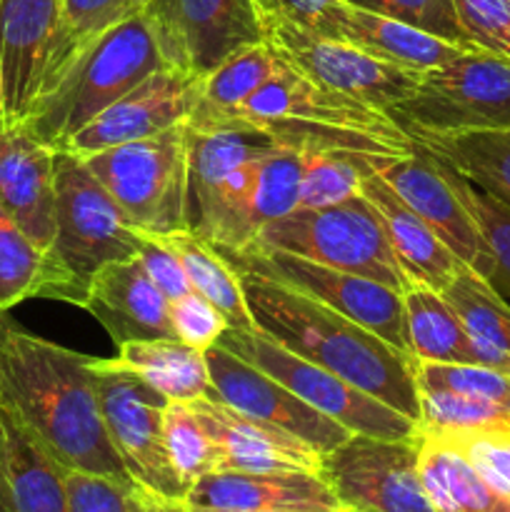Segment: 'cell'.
I'll return each mask as SVG.
<instances>
[{"label":"cell","mask_w":510,"mask_h":512,"mask_svg":"<svg viewBox=\"0 0 510 512\" xmlns=\"http://www.w3.org/2000/svg\"><path fill=\"white\" fill-rule=\"evenodd\" d=\"M185 503L205 510H343L315 473L218 470L200 478Z\"/></svg>","instance_id":"24"},{"label":"cell","mask_w":510,"mask_h":512,"mask_svg":"<svg viewBox=\"0 0 510 512\" xmlns=\"http://www.w3.org/2000/svg\"><path fill=\"white\" fill-rule=\"evenodd\" d=\"M190 408L218 445L220 470L318 475L320 453L303 440L208 395L193 400Z\"/></svg>","instance_id":"19"},{"label":"cell","mask_w":510,"mask_h":512,"mask_svg":"<svg viewBox=\"0 0 510 512\" xmlns=\"http://www.w3.org/2000/svg\"><path fill=\"white\" fill-rule=\"evenodd\" d=\"M128 505L130 512H188L185 500L160 498V495L150 493V490L140 488L135 483L128 490Z\"/></svg>","instance_id":"49"},{"label":"cell","mask_w":510,"mask_h":512,"mask_svg":"<svg viewBox=\"0 0 510 512\" xmlns=\"http://www.w3.org/2000/svg\"><path fill=\"white\" fill-rule=\"evenodd\" d=\"M0 115L5 118V105H3V75H0ZM8 123V120H5Z\"/></svg>","instance_id":"52"},{"label":"cell","mask_w":510,"mask_h":512,"mask_svg":"<svg viewBox=\"0 0 510 512\" xmlns=\"http://www.w3.org/2000/svg\"><path fill=\"white\" fill-rule=\"evenodd\" d=\"M263 23H290L308 33L333 38V18L340 0H253Z\"/></svg>","instance_id":"47"},{"label":"cell","mask_w":510,"mask_h":512,"mask_svg":"<svg viewBox=\"0 0 510 512\" xmlns=\"http://www.w3.org/2000/svg\"><path fill=\"white\" fill-rule=\"evenodd\" d=\"M130 485L103 475L65 470L68 512H130Z\"/></svg>","instance_id":"46"},{"label":"cell","mask_w":510,"mask_h":512,"mask_svg":"<svg viewBox=\"0 0 510 512\" xmlns=\"http://www.w3.org/2000/svg\"><path fill=\"white\" fill-rule=\"evenodd\" d=\"M278 140L250 125H188V230L215 248L250 245L245 208L260 160Z\"/></svg>","instance_id":"6"},{"label":"cell","mask_w":510,"mask_h":512,"mask_svg":"<svg viewBox=\"0 0 510 512\" xmlns=\"http://www.w3.org/2000/svg\"><path fill=\"white\" fill-rule=\"evenodd\" d=\"M135 258L143 263L145 273L153 278V283L158 285L160 293H163L168 300H178L183 298V295L193 293L180 258L163 243V240L158 238V235L140 233V243H138V253H135Z\"/></svg>","instance_id":"48"},{"label":"cell","mask_w":510,"mask_h":512,"mask_svg":"<svg viewBox=\"0 0 510 512\" xmlns=\"http://www.w3.org/2000/svg\"><path fill=\"white\" fill-rule=\"evenodd\" d=\"M83 160L140 233L188 230V120Z\"/></svg>","instance_id":"8"},{"label":"cell","mask_w":510,"mask_h":512,"mask_svg":"<svg viewBox=\"0 0 510 512\" xmlns=\"http://www.w3.org/2000/svg\"><path fill=\"white\" fill-rule=\"evenodd\" d=\"M78 308L88 310L115 345L175 338L170 300L160 293L138 258L103 265L90 280L88 293Z\"/></svg>","instance_id":"21"},{"label":"cell","mask_w":510,"mask_h":512,"mask_svg":"<svg viewBox=\"0 0 510 512\" xmlns=\"http://www.w3.org/2000/svg\"><path fill=\"white\" fill-rule=\"evenodd\" d=\"M250 245L365 275L398 293L413 285L390 248L378 210L363 195L330 208H295L265 225Z\"/></svg>","instance_id":"7"},{"label":"cell","mask_w":510,"mask_h":512,"mask_svg":"<svg viewBox=\"0 0 510 512\" xmlns=\"http://www.w3.org/2000/svg\"><path fill=\"white\" fill-rule=\"evenodd\" d=\"M333 38L348 40V43L358 45L360 50L385 60V63L418 70V73L450 63L458 55L478 48V45L450 43V40L438 38L428 30L385 18V15H375L370 10L353 8L343 0L335 8Z\"/></svg>","instance_id":"26"},{"label":"cell","mask_w":510,"mask_h":512,"mask_svg":"<svg viewBox=\"0 0 510 512\" xmlns=\"http://www.w3.org/2000/svg\"><path fill=\"white\" fill-rule=\"evenodd\" d=\"M275 65H278V55L268 43L248 45L225 58L200 83L198 103L190 113L188 125L210 128L223 115L238 110L250 95L263 88L265 80L273 75Z\"/></svg>","instance_id":"33"},{"label":"cell","mask_w":510,"mask_h":512,"mask_svg":"<svg viewBox=\"0 0 510 512\" xmlns=\"http://www.w3.org/2000/svg\"><path fill=\"white\" fill-rule=\"evenodd\" d=\"M438 433H443V430H438ZM443 435L468 455L470 463L500 495L510 498V428L465 430V433Z\"/></svg>","instance_id":"43"},{"label":"cell","mask_w":510,"mask_h":512,"mask_svg":"<svg viewBox=\"0 0 510 512\" xmlns=\"http://www.w3.org/2000/svg\"><path fill=\"white\" fill-rule=\"evenodd\" d=\"M435 160H438V163L443 165L445 173H448L455 193L463 200L465 210H468L470 218L475 220L485 245H488L490 260H493V273H490L488 283L493 285L505 300H510V208L500 203V200L490 198V195L483 193L480 188H475L470 180H465L458 170L450 168V165L445 163V160H440L438 155H435Z\"/></svg>","instance_id":"38"},{"label":"cell","mask_w":510,"mask_h":512,"mask_svg":"<svg viewBox=\"0 0 510 512\" xmlns=\"http://www.w3.org/2000/svg\"><path fill=\"white\" fill-rule=\"evenodd\" d=\"M413 370L418 390H450L468 398L510 405V375L500 370L468 363H425L415 358Z\"/></svg>","instance_id":"41"},{"label":"cell","mask_w":510,"mask_h":512,"mask_svg":"<svg viewBox=\"0 0 510 512\" xmlns=\"http://www.w3.org/2000/svg\"><path fill=\"white\" fill-rule=\"evenodd\" d=\"M218 345L278 380L310 408L343 425L348 433L383 440H410L418 430L413 418L380 403L378 398L355 388L340 375L300 358L293 350L275 343L260 328H228L220 335Z\"/></svg>","instance_id":"10"},{"label":"cell","mask_w":510,"mask_h":512,"mask_svg":"<svg viewBox=\"0 0 510 512\" xmlns=\"http://www.w3.org/2000/svg\"><path fill=\"white\" fill-rule=\"evenodd\" d=\"M205 363L210 375L208 398L223 400L230 408L303 440L320 455L338 448L353 435L223 345L215 343L205 350Z\"/></svg>","instance_id":"17"},{"label":"cell","mask_w":510,"mask_h":512,"mask_svg":"<svg viewBox=\"0 0 510 512\" xmlns=\"http://www.w3.org/2000/svg\"><path fill=\"white\" fill-rule=\"evenodd\" d=\"M420 428L465 433V430L510 428V405L483 398L450 393V390H418Z\"/></svg>","instance_id":"40"},{"label":"cell","mask_w":510,"mask_h":512,"mask_svg":"<svg viewBox=\"0 0 510 512\" xmlns=\"http://www.w3.org/2000/svg\"><path fill=\"white\" fill-rule=\"evenodd\" d=\"M158 238L180 258L190 280V288L225 315L228 328H255L238 275L225 263V258L215 250L213 243L195 235L193 230H173V233L158 235Z\"/></svg>","instance_id":"32"},{"label":"cell","mask_w":510,"mask_h":512,"mask_svg":"<svg viewBox=\"0 0 510 512\" xmlns=\"http://www.w3.org/2000/svg\"><path fill=\"white\" fill-rule=\"evenodd\" d=\"M300 183H303V150L278 143L255 170L248 208H245L250 243L258 238L265 225L298 208Z\"/></svg>","instance_id":"35"},{"label":"cell","mask_w":510,"mask_h":512,"mask_svg":"<svg viewBox=\"0 0 510 512\" xmlns=\"http://www.w3.org/2000/svg\"><path fill=\"white\" fill-rule=\"evenodd\" d=\"M88 358L13 328L0 360V395L65 470L133 485L110 443Z\"/></svg>","instance_id":"1"},{"label":"cell","mask_w":510,"mask_h":512,"mask_svg":"<svg viewBox=\"0 0 510 512\" xmlns=\"http://www.w3.org/2000/svg\"><path fill=\"white\" fill-rule=\"evenodd\" d=\"M188 512H345V510H205V508H190L188 505Z\"/></svg>","instance_id":"50"},{"label":"cell","mask_w":510,"mask_h":512,"mask_svg":"<svg viewBox=\"0 0 510 512\" xmlns=\"http://www.w3.org/2000/svg\"><path fill=\"white\" fill-rule=\"evenodd\" d=\"M215 250L223 255L225 263L235 273L263 275V278L278 280L288 288L300 290L318 303L338 310L340 315H348L350 320L368 328L370 333L383 338L393 348L408 353L405 305L403 293L398 290L365 278V275L328 268V265L313 263V260L298 258V255L283 253V250L258 248V245H248L240 250Z\"/></svg>","instance_id":"11"},{"label":"cell","mask_w":510,"mask_h":512,"mask_svg":"<svg viewBox=\"0 0 510 512\" xmlns=\"http://www.w3.org/2000/svg\"><path fill=\"white\" fill-rule=\"evenodd\" d=\"M95 393L115 453L130 480L168 500H185L188 488L175 473L163 435V410L168 400L128 373H113L90 365Z\"/></svg>","instance_id":"14"},{"label":"cell","mask_w":510,"mask_h":512,"mask_svg":"<svg viewBox=\"0 0 510 512\" xmlns=\"http://www.w3.org/2000/svg\"><path fill=\"white\" fill-rule=\"evenodd\" d=\"M473 343L475 363L510 375V305L483 275L463 268L443 290Z\"/></svg>","instance_id":"29"},{"label":"cell","mask_w":510,"mask_h":512,"mask_svg":"<svg viewBox=\"0 0 510 512\" xmlns=\"http://www.w3.org/2000/svg\"><path fill=\"white\" fill-rule=\"evenodd\" d=\"M135 228L103 183L70 150H55V238L45 253L40 298L83 303L93 275L115 260L135 258Z\"/></svg>","instance_id":"5"},{"label":"cell","mask_w":510,"mask_h":512,"mask_svg":"<svg viewBox=\"0 0 510 512\" xmlns=\"http://www.w3.org/2000/svg\"><path fill=\"white\" fill-rule=\"evenodd\" d=\"M0 208L48 253L55 238V150L23 123L0 130Z\"/></svg>","instance_id":"20"},{"label":"cell","mask_w":510,"mask_h":512,"mask_svg":"<svg viewBox=\"0 0 510 512\" xmlns=\"http://www.w3.org/2000/svg\"><path fill=\"white\" fill-rule=\"evenodd\" d=\"M143 13L165 63L198 78L240 48L265 43L253 0H148Z\"/></svg>","instance_id":"13"},{"label":"cell","mask_w":510,"mask_h":512,"mask_svg":"<svg viewBox=\"0 0 510 512\" xmlns=\"http://www.w3.org/2000/svg\"><path fill=\"white\" fill-rule=\"evenodd\" d=\"M163 68L170 65L145 13H138L85 45L33 100L20 123L45 145L60 150L95 115Z\"/></svg>","instance_id":"4"},{"label":"cell","mask_w":510,"mask_h":512,"mask_svg":"<svg viewBox=\"0 0 510 512\" xmlns=\"http://www.w3.org/2000/svg\"><path fill=\"white\" fill-rule=\"evenodd\" d=\"M410 138L510 208V128L413 133Z\"/></svg>","instance_id":"30"},{"label":"cell","mask_w":510,"mask_h":512,"mask_svg":"<svg viewBox=\"0 0 510 512\" xmlns=\"http://www.w3.org/2000/svg\"><path fill=\"white\" fill-rule=\"evenodd\" d=\"M468 43L510 60V0H453Z\"/></svg>","instance_id":"44"},{"label":"cell","mask_w":510,"mask_h":512,"mask_svg":"<svg viewBox=\"0 0 510 512\" xmlns=\"http://www.w3.org/2000/svg\"><path fill=\"white\" fill-rule=\"evenodd\" d=\"M5 125H8V123H5V118H3V115H0V130H3Z\"/></svg>","instance_id":"53"},{"label":"cell","mask_w":510,"mask_h":512,"mask_svg":"<svg viewBox=\"0 0 510 512\" xmlns=\"http://www.w3.org/2000/svg\"><path fill=\"white\" fill-rule=\"evenodd\" d=\"M370 170L378 173L398 198L428 223V228L485 280L493 273L488 245L478 225L465 210L463 200L455 193L448 173L435 160L430 150L415 143L413 153L403 155H370Z\"/></svg>","instance_id":"16"},{"label":"cell","mask_w":510,"mask_h":512,"mask_svg":"<svg viewBox=\"0 0 510 512\" xmlns=\"http://www.w3.org/2000/svg\"><path fill=\"white\" fill-rule=\"evenodd\" d=\"M43 278L45 253L0 208V310H10L28 298H40Z\"/></svg>","instance_id":"39"},{"label":"cell","mask_w":510,"mask_h":512,"mask_svg":"<svg viewBox=\"0 0 510 512\" xmlns=\"http://www.w3.org/2000/svg\"><path fill=\"white\" fill-rule=\"evenodd\" d=\"M90 365L113 373H128L163 395L165 400L193 403L210 395V375L205 353L180 343L178 338L130 340L118 345L115 358H93Z\"/></svg>","instance_id":"28"},{"label":"cell","mask_w":510,"mask_h":512,"mask_svg":"<svg viewBox=\"0 0 510 512\" xmlns=\"http://www.w3.org/2000/svg\"><path fill=\"white\" fill-rule=\"evenodd\" d=\"M63 0H0V75L8 125L20 123L40 88Z\"/></svg>","instance_id":"22"},{"label":"cell","mask_w":510,"mask_h":512,"mask_svg":"<svg viewBox=\"0 0 510 512\" xmlns=\"http://www.w3.org/2000/svg\"><path fill=\"white\" fill-rule=\"evenodd\" d=\"M403 305L405 340H408V353L415 360L478 365L463 320L440 290L413 283L403 293Z\"/></svg>","instance_id":"31"},{"label":"cell","mask_w":510,"mask_h":512,"mask_svg":"<svg viewBox=\"0 0 510 512\" xmlns=\"http://www.w3.org/2000/svg\"><path fill=\"white\" fill-rule=\"evenodd\" d=\"M265 43L280 60L313 80L315 85L350 95L385 110L408 98L418 85V70L385 63L358 45L338 38L308 33L290 23H263Z\"/></svg>","instance_id":"15"},{"label":"cell","mask_w":510,"mask_h":512,"mask_svg":"<svg viewBox=\"0 0 510 512\" xmlns=\"http://www.w3.org/2000/svg\"><path fill=\"white\" fill-rule=\"evenodd\" d=\"M318 475L345 512H435L420 480L415 435L410 440L350 435L320 455Z\"/></svg>","instance_id":"12"},{"label":"cell","mask_w":510,"mask_h":512,"mask_svg":"<svg viewBox=\"0 0 510 512\" xmlns=\"http://www.w3.org/2000/svg\"><path fill=\"white\" fill-rule=\"evenodd\" d=\"M15 325L10 323L8 315H5V310H0V360H3V348H5V340H8L10 330H13Z\"/></svg>","instance_id":"51"},{"label":"cell","mask_w":510,"mask_h":512,"mask_svg":"<svg viewBox=\"0 0 510 512\" xmlns=\"http://www.w3.org/2000/svg\"><path fill=\"white\" fill-rule=\"evenodd\" d=\"M148 0H63L60 23L55 38L50 43L48 60H45L38 98L60 73L65 65L80 53L88 43H93L105 30L115 28L123 20L143 13Z\"/></svg>","instance_id":"34"},{"label":"cell","mask_w":510,"mask_h":512,"mask_svg":"<svg viewBox=\"0 0 510 512\" xmlns=\"http://www.w3.org/2000/svg\"><path fill=\"white\" fill-rule=\"evenodd\" d=\"M415 448L420 480L435 512H510V498L500 495L443 433L418 425Z\"/></svg>","instance_id":"27"},{"label":"cell","mask_w":510,"mask_h":512,"mask_svg":"<svg viewBox=\"0 0 510 512\" xmlns=\"http://www.w3.org/2000/svg\"><path fill=\"white\" fill-rule=\"evenodd\" d=\"M375 153L350 150H303V183L298 208H330L360 195Z\"/></svg>","instance_id":"36"},{"label":"cell","mask_w":510,"mask_h":512,"mask_svg":"<svg viewBox=\"0 0 510 512\" xmlns=\"http://www.w3.org/2000/svg\"><path fill=\"white\" fill-rule=\"evenodd\" d=\"M200 83L203 78L178 68L158 70L108 105L103 113L95 115L60 150H70L78 158H90L100 150L150 138L185 123L198 103Z\"/></svg>","instance_id":"18"},{"label":"cell","mask_w":510,"mask_h":512,"mask_svg":"<svg viewBox=\"0 0 510 512\" xmlns=\"http://www.w3.org/2000/svg\"><path fill=\"white\" fill-rule=\"evenodd\" d=\"M235 275L255 328L418 423L420 398L413 355L278 280L255 273Z\"/></svg>","instance_id":"2"},{"label":"cell","mask_w":510,"mask_h":512,"mask_svg":"<svg viewBox=\"0 0 510 512\" xmlns=\"http://www.w3.org/2000/svg\"><path fill=\"white\" fill-rule=\"evenodd\" d=\"M163 435L168 458L185 488H193L200 478L220 470V450L190 403L168 400L163 410Z\"/></svg>","instance_id":"37"},{"label":"cell","mask_w":510,"mask_h":512,"mask_svg":"<svg viewBox=\"0 0 510 512\" xmlns=\"http://www.w3.org/2000/svg\"><path fill=\"white\" fill-rule=\"evenodd\" d=\"M170 323H173L175 338L200 353L213 348L220 335L228 330L225 315L195 290L183 298L170 300Z\"/></svg>","instance_id":"45"},{"label":"cell","mask_w":510,"mask_h":512,"mask_svg":"<svg viewBox=\"0 0 510 512\" xmlns=\"http://www.w3.org/2000/svg\"><path fill=\"white\" fill-rule=\"evenodd\" d=\"M343 3L415 25V28L428 30V33L450 40V43L473 45L468 43L463 28H460L453 0H343Z\"/></svg>","instance_id":"42"},{"label":"cell","mask_w":510,"mask_h":512,"mask_svg":"<svg viewBox=\"0 0 510 512\" xmlns=\"http://www.w3.org/2000/svg\"><path fill=\"white\" fill-rule=\"evenodd\" d=\"M223 125H250L278 143L300 150L375 155H403L415 150V140L385 110L315 85L280 58L263 88L210 128Z\"/></svg>","instance_id":"3"},{"label":"cell","mask_w":510,"mask_h":512,"mask_svg":"<svg viewBox=\"0 0 510 512\" xmlns=\"http://www.w3.org/2000/svg\"><path fill=\"white\" fill-rule=\"evenodd\" d=\"M360 195L373 203L388 233V243L405 270L410 283H423L428 288L443 290L455 275L468 265L420 220L393 188L370 170L360 185Z\"/></svg>","instance_id":"25"},{"label":"cell","mask_w":510,"mask_h":512,"mask_svg":"<svg viewBox=\"0 0 510 512\" xmlns=\"http://www.w3.org/2000/svg\"><path fill=\"white\" fill-rule=\"evenodd\" d=\"M0 512H68L65 468L0 395Z\"/></svg>","instance_id":"23"},{"label":"cell","mask_w":510,"mask_h":512,"mask_svg":"<svg viewBox=\"0 0 510 512\" xmlns=\"http://www.w3.org/2000/svg\"><path fill=\"white\" fill-rule=\"evenodd\" d=\"M388 115L408 135L510 128V60L475 48L423 70L413 93Z\"/></svg>","instance_id":"9"}]
</instances>
